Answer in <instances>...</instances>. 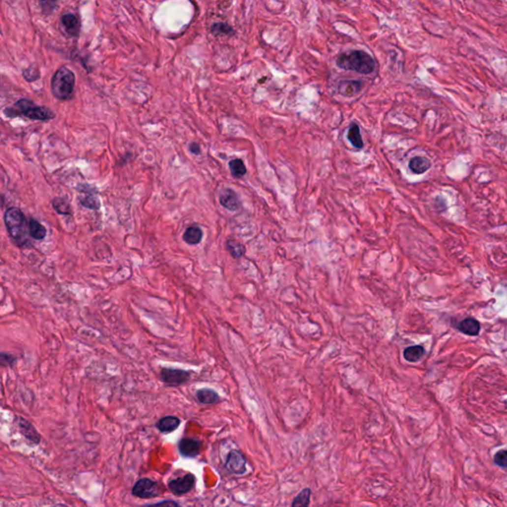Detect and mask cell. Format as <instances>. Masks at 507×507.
Instances as JSON below:
<instances>
[{"instance_id":"obj_1","label":"cell","mask_w":507,"mask_h":507,"mask_svg":"<svg viewBox=\"0 0 507 507\" xmlns=\"http://www.w3.org/2000/svg\"><path fill=\"white\" fill-rule=\"evenodd\" d=\"M3 113L8 118L24 116L34 121H49L56 117L55 113L46 106L37 105L28 98H20L13 105L7 106Z\"/></svg>"},{"instance_id":"obj_2","label":"cell","mask_w":507,"mask_h":507,"mask_svg":"<svg viewBox=\"0 0 507 507\" xmlns=\"http://www.w3.org/2000/svg\"><path fill=\"white\" fill-rule=\"evenodd\" d=\"M337 66L345 70H353L361 75H369L376 68V61L364 51H352L342 54L337 59Z\"/></svg>"},{"instance_id":"obj_3","label":"cell","mask_w":507,"mask_h":507,"mask_svg":"<svg viewBox=\"0 0 507 507\" xmlns=\"http://www.w3.org/2000/svg\"><path fill=\"white\" fill-rule=\"evenodd\" d=\"M4 223L10 238L19 247H24L28 243L27 233L29 234L28 221L23 212L17 207H10L4 213Z\"/></svg>"},{"instance_id":"obj_4","label":"cell","mask_w":507,"mask_h":507,"mask_svg":"<svg viewBox=\"0 0 507 507\" xmlns=\"http://www.w3.org/2000/svg\"><path fill=\"white\" fill-rule=\"evenodd\" d=\"M76 76L66 66L60 67L52 78L51 89L53 95L59 100H68L74 94Z\"/></svg>"},{"instance_id":"obj_5","label":"cell","mask_w":507,"mask_h":507,"mask_svg":"<svg viewBox=\"0 0 507 507\" xmlns=\"http://www.w3.org/2000/svg\"><path fill=\"white\" fill-rule=\"evenodd\" d=\"M132 494L138 498L150 499L160 494V488L156 481L148 477L139 479L132 488Z\"/></svg>"},{"instance_id":"obj_6","label":"cell","mask_w":507,"mask_h":507,"mask_svg":"<svg viewBox=\"0 0 507 507\" xmlns=\"http://www.w3.org/2000/svg\"><path fill=\"white\" fill-rule=\"evenodd\" d=\"M190 375L191 373L188 371L174 368H164L160 372V380L169 386H180L189 380Z\"/></svg>"},{"instance_id":"obj_7","label":"cell","mask_w":507,"mask_h":507,"mask_svg":"<svg viewBox=\"0 0 507 507\" xmlns=\"http://www.w3.org/2000/svg\"><path fill=\"white\" fill-rule=\"evenodd\" d=\"M196 477L192 474H186L183 477L171 479L168 487L175 495H182L191 491L195 485Z\"/></svg>"},{"instance_id":"obj_8","label":"cell","mask_w":507,"mask_h":507,"mask_svg":"<svg viewBox=\"0 0 507 507\" xmlns=\"http://www.w3.org/2000/svg\"><path fill=\"white\" fill-rule=\"evenodd\" d=\"M225 469L235 475H243L246 473V459L242 453L238 451H231L225 463Z\"/></svg>"},{"instance_id":"obj_9","label":"cell","mask_w":507,"mask_h":507,"mask_svg":"<svg viewBox=\"0 0 507 507\" xmlns=\"http://www.w3.org/2000/svg\"><path fill=\"white\" fill-rule=\"evenodd\" d=\"M60 27L62 32L71 38H77L81 32L80 19L71 13H66L60 18Z\"/></svg>"},{"instance_id":"obj_10","label":"cell","mask_w":507,"mask_h":507,"mask_svg":"<svg viewBox=\"0 0 507 507\" xmlns=\"http://www.w3.org/2000/svg\"><path fill=\"white\" fill-rule=\"evenodd\" d=\"M202 449V442L196 438H182L179 442V454L185 458L196 457Z\"/></svg>"},{"instance_id":"obj_11","label":"cell","mask_w":507,"mask_h":507,"mask_svg":"<svg viewBox=\"0 0 507 507\" xmlns=\"http://www.w3.org/2000/svg\"><path fill=\"white\" fill-rule=\"evenodd\" d=\"M17 424H18L19 432L21 433V435L29 443L34 444V445H38L41 442L40 434L38 433V431L36 430V428L34 427V425L32 423H30L28 420H26V419H24L22 417H19V420L17 421Z\"/></svg>"},{"instance_id":"obj_12","label":"cell","mask_w":507,"mask_h":507,"mask_svg":"<svg viewBox=\"0 0 507 507\" xmlns=\"http://www.w3.org/2000/svg\"><path fill=\"white\" fill-rule=\"evenodd\" d=\"M219 201L224 208L230 211H238L242 206L238 194L231 188H226L221 192Z\"/></svg>"},{"instance_id":"obj_13","label":"cell","mask_w":507,"mask_h":507,"mask_svg":"<svg viewBox=\"0 0 507 507\" xmlns=\"http://www.w3.org/2000/svg\"><path fill=\"white\" fill-rule=\"evenodd\" d=\"M180 425V419L177 416H166L161 418L157 423V429L162 433H171L177 430Z\"/></svg>"},{"instance_id":"obj_14","label":"cell","mask_w":507,"mask_h":507,"mask_svg":"<svg viewBox=\"0 0 507 507\" xmlns=\"http://www.w3.org/2000/svg\"><path fill=\"white\" fill-rule=\"evenodd\" d=\"M361 89V83L358 81H343L338 86L339 93L343 96L351 97L358 94Z\"/></svg>"},{"instance_id":"obj_15","label":"cell","mask_w":507,"mask_h":507,"mask_svg":"<svg viewBox=\"0 0 507 507\" xmlns=\"http://www.w3.org/2000/svg\"><path fill=\"white\" fill-rule=\"evenodd\" d=\"M203 232L197 225H191L186 228L182 235V240L188 245H197L201 242Z\"/></svg>"},{"instance_id":"obj_16","label":"cell","mask_w":507,"mask_h":507,"mask_svg":"<svg viewBox=\"0 0 507 507\" xmlns=\"http://www.w3.org/2000/svg\"><path fill=\"white\" fill-rule=\"evenodd\" d=\"M458 330L469 336H477L480 331V324L474 318H468L458 324Z\"/></svg>"},{"instance_id":"obj_17","label":"cell","mask_w":507,"mask_h":507,"mask_svg":"<svg viewBox=\"0 0 507 507\" xmlns=\"http://www.w3.org/2000/svg\"><path fill=\"white\" fill-rule=\"evenodd\" d=\"M195 397L202 404H215L219 401V394L210 388H201L196 391Z\"/></svg>"},{"instance_id":"obj_18","label":"cell","mask_w":507,"mask_h":507,"mask_svg":"<svg viewBox=\"0 0 507 507\" xmlns=\"http://www.w3.org/2000/svg\"><path fill=\"white\" fill-rule=\"evenodd\" d=\"M28 229L29 236L34 240H43L47 236V229L40 222H38L34 218H30L28 220Z\"/></svg>"},{"instance_id":"obj_19","label":"cell","mask_w":507,"mask_h":507,"mask_svg":"<svg viewBox=\"0 0 507 507\" xmlns=\"http://www.w3.org/2000/svg\"><path fill=\"white\" fill-rule=\"evenodd\" d=\"M431 168V162L425 157H415L409 162V169L416 175L426 173Z\"/></svg>"},{"instance_id":"obj_20","label":"cell","mask_w":507,"mask_h":507,"mask_svg":"<svg viewBox=\"0 0 507 507\" xmlns=\"http://www.w3.org/2000/svg\"><path fill=\"white\" fill-rule=\"evenodd\" d=\"M424 354H425L424 348L420 345H416V346H411V347L406 348L403 352V357L407 361H409V363H416V361L421 359V358L424 356Z\"/></svg>"},{"instance_id":"obj_21","label":"cell","mask_w":507,"mask_h":507,"mask_svg":"<svg viewBox=\"0 0 507 507\" xmlns=\"http://www.w3.org/2000/svg\"><path fill=\"white\" fill-rule=\"evenodd\" d=\"M52 206L54 210L60 215H71L72 208L70 204L62 197H55L52 200Z\"/></svg>"},{"instance_id":"obj_22","label":"cell","mask_w":507,"mask_h":507,"mask_svg":"<svg viewBox=\"0 0 507 507\" xmlns=\"http://www.w3.org/2000/svg\"><path fill=\"white\" fill-rule=\"evenodd\" d=\"M348 139H349V141L351 142V144L353 145L354 147H356L358 149L363 148L364 142H363V139H361V136H360L359 128H358V126L357 124L351 125V127H350V129L348 131Z\"/></svg>"},{"instance_id":"obj_23","label":"cell","mask_w":507,"mask_h":507,"mask_svg":"<svg viewBox=\"0 0 507 507\" xmlns=\"http://www.w3.org/2000/svg\"><path fill=\"white\" fill-rule=\"evenodd\" d=\"M229 168H230L232 176L237 178V179L242 178L247 173L246 166H245L244 162L242 160H240V159H235V160L230 161Z\"/></svg>"},{"instance_id":"obj_24","label":"cell","mask_w":507,"mask_h":507,"mask_svg":"<svg viewBox=\"0 0 507 507\" xmlns=\"http://www.w3.org/2000/svg\"><path fill=\"white\" fill-rule=\"evenodd\" d=\"M226 248L229 251V253L231 254V256L235 259L241 258L245 254V247L241 243H239L238 241H235V240H231V239L227 240Z\"/></svg>"},{"instance_id":"obj_25","label":"cell","mask_w":507,"mask_h":507,"mask_svg":"<svg viewBox=\"0 0 507 507\" xmlns=\"http://www.w3.org/2000/svg\"><path fill=\"white\" fill-rule=\"evenodd\" d=\"M310 496H311V490L310 488H303L294 499L293 506L298 507H303L308 506L310 503Z\"/></svg>"},{"instance_id":"obj_26","label":"cell","mask_w":507,"mask_h":507,"mask_svg":"<svg viewBox=\"0 0 507 507\" xmlns=\"http://www.w3.org/2000/svg\"><path fill=\"white\" fill-rule=\"evenodd\" d=\"M211 32L215 36H231L234 34L233 28L227 23H215L211 26Z\"/></svg>"},{"instance_id":"obj_27","label":"cell","mask_w":507,"mask_h":507,"mask_svg":"<svg viewBox=\"0 0 507 507\" xmlns=\"http://www.w3.org/2000/svg\"><path fill=\"white\" fill-rule=\"evenodd\" d=\"M80 202L81 204L88 208V209H92V210H98L100 208V201L99 199L97 198V196H95V194H86L84 197H80Z\"/></svg>"},{"instance_id":"obj_28","label":"cell","mask_w":507,"mask_h":507,"mask_svg":"<svg viewBox=\"0 0 507 507\" xmlns=\"http://www.w3.org/2000/svg\"><path fill=\"white\" fill-rule=\"evenodd\" d=\"M23 77L28 83H32L40 78V71L38 68L31 65L23 70Z\"/></svg>"},{"instance_id":"obj_29","label":"cell","mask_w":507,"mask_h":507,"mask_svg":"<svg viewBox=\"0 0 507 507\" xmlns=\"http://www.w3.org/2000/svg\"><path fill=\"white\" fill-rule=\"evenodd\" d=\"M494 463L501 468H507V450L497 452L494 456Z\"/></svg>"},{"instance_id":"obj_30","label":"cell","mask_w":507,"mask_h":507,"mask_svg":"<svg viewBox=\"0 0 507 507\" xmlns=\"http://www.w3.org/2000/svg\"><path fill=\"white\" fill-rule=\"evenodd\" d=\"M0 358H1L2 366H10V367H12L17 361V358L15 356L9 355V354H5V353L1 354V356H0Z\"/></svg>"},{"instance_id":"obj_31","label":"cell","mask_w":507,"mask_h":507,"mask_svg":"<svg viewBox=\"0 0 507 507\" xmlns=\"http://www.w3.org/2000/svg\"><path fill=\"white\" fill-rule=\"evenodd\" d=\"M39 3L44 10H46L48 13H50L54 10L56 3H57V0H39Z\"/></svg>"},{"instance_id":"obj_32","label":"cell","mask_w":507,"mask_h":507,"mask_svg":"<svg viewBox=\"0 0 507 507\" xmlns=\"http://www.w3.org/2000/svg\"><path fill=\"white\" fill-rule=\"evenodd\" d=\"M77 190L81 191L82 193H85V194H94V192L96 191L95 188L91 187L90 185H88V184H79L78 187H77Z\"/></svg>"},{"instance_id":"obj_33","label":"cell","mask_w":507,"mask_h":507,"mask_svg":"<svg viewBox=\"0 0 507 507\" xmlns=\"http://www.w3.org/2000/svg\"><path fill=\"white\" fill-rule=\"evenodd\" d=\"M189 151L191 154L197 156V155H200L201 153V149H200V146L199 144L196 143V142H192L189 144Z\"/></svg>"},{"instance_id":"obj_34","label":"cell","mask_w":507,"mask_h":507,"mask_svg":"<svg viewBox=\"0 0 507 507\" xmlns=\"http://www.w3.org/2000/svg\"><path fill=\"white\" fill-rule=\"evenodd\" d=\"M156 504H173V505H179V503L175 502V501H162V502H159V503H156Z\"/></svg>"}]
</instances>
